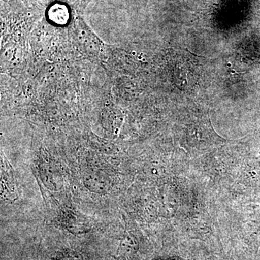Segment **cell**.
Instances as JSON below:
<instances>
[{"mask_svg":"<svg viewBox=\"0 0 260 260\" xmlns=\"http://www.w3.org/2000/svg\"><path fill=\"white\" fill-rule=\"evenodd\" d=\"M73 32L80 47L85 52L90 55L96 56L100 53V43L96 36L88 28V25L80 16H76L73 24Z\"/></svg>","mask_w":260,"mask_h":260,"instance_id":"1","label":"cell"},{"mask_svg":"<svg viewBox=\"0 0 260 260\" xmlns=\"http://www.w3.org/2000/svg\"><path fill=\"white\" fill-rule=\"evenodd\" d=\"M1 196L5 201L13 203L18 199L13 169L5 157L1 158Z\"/></svg>","mask_w":260,"mask_h":260,"instance_id":"2","label":"cell"},{"mask_svg":"<svg viewBox=\"0 0 260 260\" xmlns=\"http://www.w3.org/2000/svg\"><path fill=\"white\" fill-rule=\"evenodd\" d=\"M49 19L55 23L63 24L69 18V12L65 5L56 4L51 7L49 12Z\"/></svg>","mask_w":260,"mask_h":260,"instance_id":"3","label":"cell"},{"mask_svg":"<svg viewBox=\"0 0 260 260\" xmlns=\"http://www.w3.org/2000/svg\"><path fill=\"white\" fill-rule=\"evenodd\" d=\"M52 260H85L83 256L75 251L67 250L61 252Z\"/></svg>","mask_w":260,"mask_h":260,"instance_id":"4","label":"cell"},{"mask_svg":"<svg viewBox=\"0 0 260 260\" xmlns=\"http://www.w3.org/2000/svg\"><path fill=\"white\" fill-rule=\"evenodd\" d=\"M91 0H77L75 3V8L78 10H83Z\"/></svg>","mask_w":260,"mask_h":260,"instance_id":"5","label":"cell"}]
</instances>
